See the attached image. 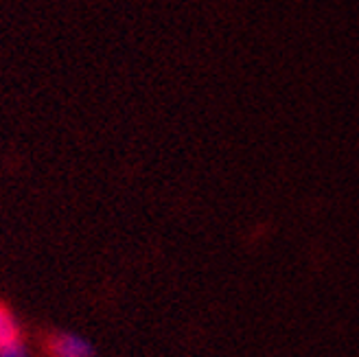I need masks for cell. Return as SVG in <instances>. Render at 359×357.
Instances as JSON below:
<instances>
[{
    "instance_id": "obj_1",
    "label": "cell",
    "mask_w": 359,
    "mask_h": 357,
    "mask_svg": "<svg viewBox=\"0 0 359 357\" xmlns=\"http://www.w3.org/2000/svg\"><path fill=\"white\" fill-rule=\"evenodd\" d=\"M18 340H20V331H18L15 320L5 305H0V353L18 349Z\"/></svg>"
},
{
    "instance_id": "obj_2",
    "label": "cell",
    "mask_w": 359,
    "mask_h": 357,
    "mask_svg": "<svg viewBox=\"0 0 359 357\" xmlns=\"http://www.w3.org/2000/svg\"><path fill=\"white\" fill-rule=\"evenodd\" d=\"M53 355L55 357H90V349L75 337L60 335L53 340Z\"/></svg>"
}]
</instances>
